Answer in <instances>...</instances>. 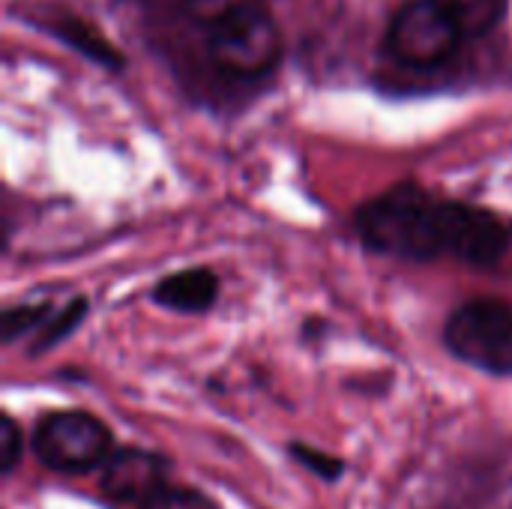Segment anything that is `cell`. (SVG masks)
I'll return each mask as SVG.
<instances>
[{"label":"cell","instance_id":"cell-1","mask_svg":"<svg viewBox=\"0 0 512 509\" xmlns=\"http://www.w3.org/2000/svg\"><path fill=\"white\" fill-rule=\"evenodd\" d=\"M447 219V201L432 198L420 186L402 183L357 210V231L375 252L432 261L447 255Z\"/></svg>","mask_w":512,"mask_h":509},{"label":"cell","instance_id":"cell-2","mask_svg":"<svg viewBox=\"0 0 512 509\" xmlns=\"http://www.w3.org/2000/svg\"><path fill=\"white\" fill-rule=\"evenodd\" d=\"M207 54L231 78H264L282 60V33L255 0H234L207 21Z\"/></svg>","mask_w":512,"mask_h":509},{"label":"cell","instance_id":"cell-3","mask_svg":"<svg viewBox=\"0 0 512 509\" xmlns=\"http://www.w3.org/2000/svg\"><path fill=\"white\" fill-rule=\"evenodd\" d=\"M465 33L441 0L405 3L387 30V51L411 69H435L456 57Z\"/></svg>","mask_w":512,"mask_h":509},{"label":"cell","instance_id":"cell-4","mask_svg":"<svg viewBox=\"0 0 512 509\" xmlns=\"http://www.w3.org/2000/svg\"><path fill=\"white\" fill-rule=\"evenodd\" d=\"M447 348L468 366L512 375V306L501 300H471L444 327Z\"/></svg>","mask_w":512,"mask_h":509},{"label":"cell","instance_id":"cell-5","mask_svg":"<svg viewBox=\"0 0 512 509\" xmlns=\"http://www.w3.org/2000/svg\"><path fill=\"white\" fill-rule=\"evenodd\" d=\"M36 459L60 474H87L111 453V432L84 411H57L39 420L33 432Z\"/></svg>","mask_w":512,"mask_h":509},{"label":"cell","instance_id":"cell-6","mask_svg":"<svg viewBox=\"0 0 512 509\" xmlns=\"http://www.w3.org/2000/svg\"><path fill=\"white\" fill-rule=\"evenodd\" d=\"M507 252L504 225L471 204H450L447 222V255L459 258L471 267H492Z\"/></svg>","mask_w":512,"mask_h":509},{"label":"cell","instance_id":"cell-7","mask_svg":"<svg viewBox=\"0 0 512 509\" xmlns=\"http://www.w3.org/2000/svg\"><path fill=\"white\" fill-rule=\"evenodd\" d=\"M168 483V462L147 450H120L108 459L102 474V492L114 504L141 507L153 492Z\"/></svg>","mask_w":512,"mask_h":509},{"label":"cell","instance_id":"cell-8","mask_svg":"<svg viewBox=\"0 0 512 509\" xmlns=\"http://www.w3.org/2000/svg\"><path fill=\"white\" fill-rule=\"evenodd\" d=\"M216 291L219 282L210 270H183L162 279L153 291V300L165 309L195 315V312H207L216 303Z\"/></svg>","mask_w":512,"mask_h":509},{"label":"cell","instance_id":"cell-9","mask_svg":"<svg viewBox=\"0 0 512 509\" xmlns=\"http://www.w3.org/2000/svg\"><path fill=\"white\" fill-rule=\"evenodd\" d=\"M441 3L459 21L465 39H477L489 33L504 15V0H441Z\"/></svg>","mask_w":512,"mask_h":509},{"label":"cell","instance_id":"cell-10","mask_svg":"<svg viewBox=\"0 0 512 509\" xmlns=\"http://www.w3.org/2000/svg\"><path fill=\"white\" fill-rule=\"evenodd\" d=\"M51 30H54L63 42L75 45L78 51L90 54L93 60L105 63V66H117V63H120V57L114 54V48H111L105 39H99L96 33H90L87 24H81V21H75V18H66V21H60V24H51Z\"/></svg>","mask_w":512,"mask_h":509},{"label":"cell","instance_id":"cell-11","mask_svg":"<svg viewBox=\"0 0 512 509\" xmlns=\"http://www.w3.org/2000/svg\"><path fill=\"white\" fill-rule=\"evenodd\" d=\"M84 312H87V303H84V300H72L66 309L51 312V315H48V321H45V324H42V330H39V342H36V348H33V351L39 354V351H45V348L57 345L60 339H66V336L81 324Z\"/></svg>","mask_w":512,"mask_h":509},{"label":"cell","instance_id":"cell-12","mask_svg":"<svg viewBox=\"0 0 512 509\" xmlns=\"http://www.w3.org/2000/svg\"><path fill=\"white\" fill-rule=\"evenodd\" d=\"M135 509H219L204 492L186 489V486H171L165 483L159 492H153L141 507Z\"/></svg>","mask_w":512,"mask_h":509},{"label":"cell","instance_id":"cell-13","mask_svg":"<svg viewBox=\"0 0 512 509\" xmlns=\"http://www.w3.org/2000/svg\"><path fill=\"white\" fill-rule=\"evenodd\" d=\"M51 315V306H21V309H9L3 315V339L6 342H15L21 333L33 330V327H42V321H48Z\"/></svg>","mask_w":512,"mask_h":509},{"label":"cell","instance_id":"cell-14","mask_svg":"<svg viewBox=\"0 0 512 509\" xmlns=\"http://www.w3.org/2000/svg\"><path fill=\"white\" fill-rule=\"evenodd\" d=\"M291 453L297 456V462H303L306 468H312V471H315L318 477H324V480H336V477L342 474V462L333 459V456H324V453L309 450V447H303V444H294Z\"/></svg>","mask_w":512,"mask_h":509},{"label":"cell","instance_id":"cell-15","mask_svg":"<svg viewBox=\"0 0 512 509\" xmlns=\"http://www.w3.org/2000/svg\"><path fill=\"white\" fill-rule=\"evenodd\" d=\"M0 441H3V462H0V468H3V474H9L15 468L18 456H21V435H18V426H15L12 417H3Z\"/></svg>","mask_w":512,"mask_h":509},{"label":"cell","instance_id":"cell-16","mask_svg":"<svg viewBox=\"0 0 512 509\" xmlns=\"http://www.w3.org/2000/svg\"><path fill=\"white\" fill-rule=\"evenodd\" d=\"M228 3H234V0H183V6L192 12V15H198V18H204V21H210V18H216Z\"/></svg>","mask_w":512,"mask_h":509}]
</instances>
